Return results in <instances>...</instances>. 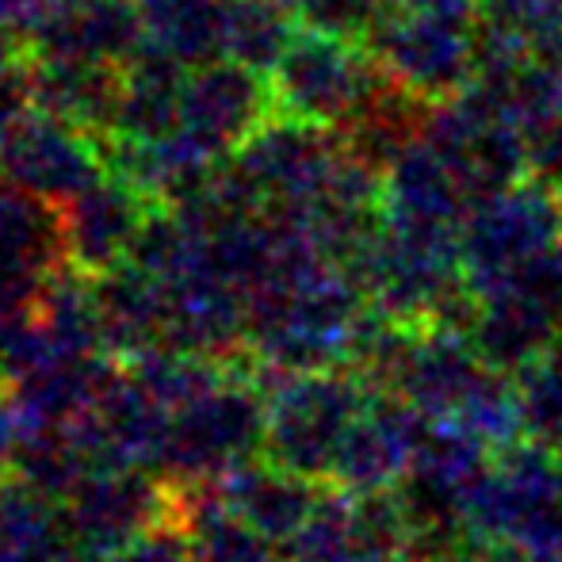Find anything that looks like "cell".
Segmentation results:
<instances>
[{
    "mask_svg": "<svg viewBox=\"0 0 562 562\" xmlns=\"http://www.w3.org/2000/svg\"><path fill=\"white\" fill-rule=\"evenodd\" d=\"M562 241L559 192L536 177L486 192L467 207L459 226V260L471 295L509 288Z\"/></svg>",
    "mask_w": 562,
    "mask_h": 562,
    "instance_id": "2",
    "label": "cell"
},
{
    "mask_svg": "<svg viewBox=\"0 0 562 562\" xmlns=\"http://www.w3.org/2000/svg\"><path fill=\"white\" fill-rule=\"evenodd\" d=\"M490 562H562V551L528 548V543H490Z\"/></svg>",
    "mask_w": 562,
    "mask_h": 562,
    "instance_id": "23",
    "label": "cell"
},
{
    "mask_svg": "<svg viewBox=\"0 0 562 562\" xmlns=\"http://www.w3.org/2000/svg\"><path fill=\"white\" fill-rule=\"evenodd\" d=\"M46 203L50 200H38L23 188L0 195V283L20 280L31 265L46 257V245L54 237V215Z\"/></svg>",
    "mask_w": 562,
    "mask_h": 562,
    "instance_id": "17",
    "label": "cell"
},
{
    "mask_svg": "<svg viewBox=\"0 0 562 562\" xmlns=\"http://www.w3.org/2000/svg\"><path fill=\"white\" fill-rule=\"evenodd\" d=\"M482 27L548 50L562 38V0H479Z\"/></svg>",
    "mask_w": 562,
    "mask_h": 562,
    "instance_id": "18",
    "label": "cell"
},
{
    "mask_svg": "<svg viewBox=\"0 0 562 562\" xmlns=\"http://www.w3.org/2000/svg\"><path fill=\"white\" fill-rule=\"evenodd\" d=\"M386 81L422 104L467 92L479 74V0H386L368 38Z\"/></svg>",
    "mask_w": 562,
    "mask_h": 562,
    "instance_id": "1",
    "label": "cell"
},
{
    "mask_svg": "<svg viewBox=\"0 0 562 562\" xmlns=\"http://www.w3.org/2000/svg\"><path fill=\"white\" fill-rule=\"evenodd\" d=\"M467 334H471L482 360L490 368L505 371V375H513L532 356H540L543 348L562 340L548 306L525 283H509V288H497L490 295L474 299V314Z\"/></svg>",
    "mask_w": 562,
    "mask_h": 562,
    "instance_id": "11",
    "label": "cell"
},
{
    "mask_svg": "<svg viewBox=\"0 0 562 562\" xmlns=\"http://www.w3.org/2000/svg\"><path fill=\"white\" fill-rule=\"evenodd\" d=\"M528 177L562 188V112L528 131Z\"/></svg>",
    "mask_w": 562,
    "mask_h": 562,
    "instance_id": "21",
    "label": "cell"
},
{
    "mask_svg": "<svg viewBox=\"0 0 562 562\" xmlns=\"http://www.w3.org/2000/svg\"><path fill=\"white\" fill-rule=\"evenodd\" d=\"M123 77L104 61L43 58L35 69V100L46 112L81 126H115Z\"/></svg>",
    "mask_w": 562,
    "mask_h": 562,
    "instance_id": "13",
    "label": "cell"
},
{
    "mask_svg": "<svg viewBox=\"0 0 562 562\" xmlns=\"http://www.w3.org/2000/svg\"><path fill=\"white\" fill-rule=\"evenodd\" d=\"M138 8L149 50L188 69L226 58V0H142Z\"/></svg>",
    "mask_w": 562,
    "mask_h": 562,
    "instance_id": "12",
    "label": "cell"
},
{
    "mask_svg": "<svg viewBox=\"0 0 562 562\" xmlns=\"http://www.w3.org/2000/svg\"><path fill=\"white\" fill-rule=\"evenodd\" d=\"M371 386L360 371H314L288 386L272 417V448L280 463L306 479L329 474L348 429L371 402Z\"/></svg>",
    "mask_w": 562,
    "mask_h": 562,
    "instance_id": "6",
    "label": "cell"
},
{
    "mask_svg": "<svg viewBox=\"0 0 562 562\" xmlns=\"http://www.w3.org/2000/svg\"><path fill=\"white\" fill-rule=\"evenodd\" d=\"M272 4H280V8H288V12H295V15H299V8H303V0H272Z\"/></svg>",
    "mask_w": 562,
    "mask_h": 562,
    "instance_id": "26",
    "label": "cell"
},
{
    "mask_svg": "<svg viewBox=\"0 0 562 562\" xmlns=\"http://www.w3.org/2000/svg\"><path fill=\"white\" fill-rule=\"evenodd\" d=\"M467 528L486 543H528L562 551V456L536 440H513L474 494Z\"/></svg>",
    "mask_w": 562,
    "mask_h": 562,
    "instance_id": "4",
    "label": "cell"
},
{
    "mask_svg": "<svg viewBox=\"0 0 562 562\" xmlns=\"http://www.w3.org/2000/svg\"><path fill=\"white\" fill-rule=\"evenodd\" d=\"M383 8L386 0H303L299 20H303V27L352 38V43H368Z\"/></svg>",
    "mask_w": 562,
    "mask_h": 562,
    "instance_id": "19",
    "label": "cell"
},
{
    "mask_svg": "<svg viewBox=\"0 0 562 562\" xmlns=\"http://www.w3.org/2000/svg\"><path fill=\"white\" fill-rule=\"evenodd\" d=\"M513 283H525V288L532 291L543 306H548V314L555 318V326L562 334V241L548 252V257L536 260V265Z\"/></svg>",
    "mask_w": 562,
    "mask_h": 562,
    "instance_id": "22",
    "label": "cell"
},
{
    "mask_svg": "<svg viewBox=\"0 0 562 562\" xmlns=\"http://www.w3.org/2000/svg\"><path fill=\"white\" fill-rule=\"evenodd\" d=\"M525 440L562 456V340L513 371Z\"/></svg>",
    "mask_w": 562,
    "mask_h": 562,
    "instance_id": "16",
    "label": "cell"
},
{
    "mask_svg": "<svg viewBox=\"0 0 562 562\" xmlns=\"http://www.w3.org/2000/svg\"><path fill=\"white\" fill-rule=\"evenodd\" d=\"M0 172L38 200H74L81 188L100 180L85 126L46 108H27L8 131H0Z\"/></svg>",
    "mask_w": 562,
    "mask_h": 562,
    "instance_id": "8",
    "label": "cell"
},
{
    "mask_svg": "<svg viewBox=\"0 0 562 562\" xmlns=\"http://www.w3.org/2000/svg\"><path fill=\"white\" fill-rule=\"evenodd\" d=\"M386 85L368 43L337 38L326 31H295L291 46L272 69L276 115L348 131Z\"/></svg>",
    "mask_w": 562,
    "mask_h": 562,
    "instance_id": "3",
    "label": "cell"
},
{
    "mask_svg": "<svg viewBox=\"0 0 562 562\" xmlns=\"http://www.w3.org/2000/svg\"><path fill=\"white\" fill-rule=\"evenodd\" d=\"M494 463V448L448 422H432L409 471L394 486L409 520V536H437L467 528L474 494Z\"/></svg>",
    "mask_w": 562,
    "mask_h": 562,
    "instance_id": "7",
    "label": "cell"
},
{
    "mask_svg": "<svg viewBox=\"0 0 562 562\" xmlns=\"http://www.w3.org/2000/svg\"><path fill=\"white\" fill-rule=\"evenodd\" d=\"M291 15L272 0H226V58L272 74L299 31Z\"/></svg>",
    "mask_w": 562,
    "mask_h": 562,
    "instance_id": "15",
    "label": "cell"
},
{
    "mask_svg": "<svg viewBox=\"0 0 562 562\" xmlns=\"http://www.w3.org/2000/svg\"><path fill=\"white\" fill-rule=\"evenodd\" d=\"M142 226V200L134 188L92 180L69 200L66 237L81 257H112Z\"/></svg>",
    "mask_w": 562,
    "mask_h": 562,
    "instance_id": "14",
    "label": "cell"
},
{
    "mask_svg": "<svg viewBox=\"0 0 562 562\" xmlns=\"http://www.w3.org/2000/svg\"><path fill=\"white\" fill-rule=\"evenodd\" d=\"M38 15V0H0V35L15 27H31Z\"/></svg>",
    "mask_w": 562,
    "mask_h": 562,
    "instance_id": "24",
    "label": "cell"
},
{
    "mask_svg": "<svg viewBox=\"0 0 562 562\" xmlns=\"http://www.w3.org/2000/svg\"><path fill=\"white\" fill-rule=\"evenodd\" d=\"M422 134L456 172L471 203L486 192L528 177V134L486 92L471 85L425 112Z\"/></svg>",
    "mask_w": 562,
    "mask_h": 562,
    "instance_id": "5",
    "label": "cell"
},
{
    "mask_svg": "<svg viewBox=\"0 0 562 562\" xmlns=\"http://www.w3.org/2000/svg\"><path fill=\"white\" fill-rule=\"evenodd\" d=\"M429 429L432 422L414 402H406L402 394L375 391L360 422L348 429L329 479L356 497L386 494L409 471Z\"/></svg>",
    "mask_w": 562,
    "mask_h": 562,
    "instance_id": "9",
    "label": "cell"
},
{
    "mask_svg": "<svg viewBox=\"0 0 562 562\" xmlns=\"http://www.w3.org/2000/svg\"><path fill=\"white\" fill-rule=\"evenodd\" d=\"M31 100H35V77L27 74L12 43H0V131H8L27 112Z\"/></svg>",
    "mask_w": 562,
    "mask_h": 562,
    "instance_id": "20",
    "label": "cell"
},
{
    "mask_svg": "<svg viewBox=\"0 0 562 562\" xmlns=\"http://www.w3.org/2000/svg\"><path fill=\"white\" fill-rule=\"evenodd\" d=\"M486 371L490 363L479 356L467 326L437 322L417 329L391 394L414 402L429 422H451Z\"/></svg>",
    "mask_w": 562,
    "mask_h": 562,
    "instance_id": "10",
    "label": "cell"
},
{
    "mask_svg": "<svg viewBox=\"0 0 562 562\" xmlns=\"http://www.w3.org/2000/svg\"><path fill=\"white\" fill-rule=\"evenodd\" d=\"M559 211H562V188H559Z\"/></svg>",
    "mask_w": 562,
    "mask_h": 562,
    "instance_id": "27",
    "label": "cell"
},
{
    "mask_svg": "<svg viewBox=\"0 0 562 562\" xmlns=\"http://www.w3.org/2000/svg\"><path fill=\"white\" fill-rule=\"evenodd\" d=\"M548 54H551V61H555L559 74H562V38H559V43H551V46H548Z\"/></svg>",
    "mask_w": 562,
    "mask_h": 562,
    "instance_id": "25",
    "label": "cell"
}]
</instances>
